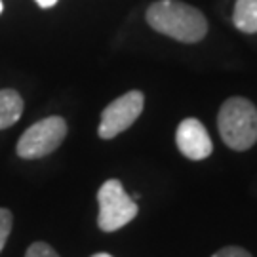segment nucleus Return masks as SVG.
<instances>
[{"label":"nucleus","mask_w":257,"mask_h":257,"mask_svg":"<svg viewBox=\"0 0 257 257\" xmlns=\"http://www.w3.org/2000/svg\"><path fill=\"white\" fill-rule=\"evenodd\" d=\"M147 23L166 37L194 44L208 33V21L200 10L177 0H158L147 10Z\"/></svg>","instance_id":"obj_1"},{"label":"nucleus","mask_w":257,"mask_h":257,"mask_svg":"<svg viewBox=\"0 0 257 257\" xmlns=\"http://www.w3.org/2000/svg\"><path fill=\"white\" fill-rule=\"evenodd\" d=\"M217 128L225 145L232 151H248L257 141V109L246 97H230L221 105Z\"/></svg>","instance_id":"obj_2"},{"label":"nucleus","mask_w":257,"mask_h":257,"mask_svg":"<svg viewBox=\"0 0 257 257\" xmlns=\"http://www.w3.org/2000/svg\"><path fill=\"white\" fill-rule=\"evenodd\" d=\"M97 202H99L97 225L103 232H114L126 227L139 211L136 200L130 198L118 179H109L99 187Z\"/></svg>","instance_id":"obj_3"},{"label":"nucleus","mask_w":257,"mask_h":257,"mask_svg":"<svg viewBox=\"0 0 257 257\" xmlns=\"http://www.w3.org/2000/svg\"><path fill=\"white\" fill-rule=\"evenodd\" d=\"M67 122L61 116H48L29 126L18 141V156L23 160H37L48 156L63 143Z\"/></svg>","instance_id":"obj_4"},{"label":"nucleus","mask_w":257,"mask_h":257,"mask_svg":"<svg viewBox=\"0 0 257 257\" xmlns=\"http://www.w3.org/2000/svg\"><path fill=\"white\" fill-rule=\"evenodd\" d=\"M143 105H145V97L139 90L124 93L109 103L101 112V122L97 130L99 138L112 139L122 132H126L143 112Z\"/></svg>","instance_id":"obj_5"},{"label":"nucleus","mask_w":257,"mask_h":257,"mask_svg":"<svg viewBox=\"0 0 257 257\" xmlns=\"http://www.w3.org/2000/svg\"><path fill=\"white\" fill-rule=\"evenodd\" d=\"M175 143L181 155L187 156L189 160H204L213 151V143L208 136V130L196 118H185L177 126Z\"/></svg>","instance_id":"obj_6"},{"label":"nucleus","mask_w":257,"mask_h":257,"mask_svg":"<svg viewBox=\"0 0 257 257\" xmlns=\"http://www.w3.org/2000/svg\"><path fill=\"white\" fill-rule=\"evenodd\" d=\"M23 114V99L19 92L6 88L0 90V130L14 126Z\"/></svg>","instance_id":"obj_7"},{"label":"nucleus","mask_w":257,"mask_h":257,"mask_svg":"<svg viewBox=\"0 0 257 257\" xmlns=\"http://www.w3.org/2000/svg\"><path fill=\"white\" fill-rule=\"evenodd\" d=\"M232 23L242 33H257V0H236Z\"/></svg>","instance_id":"obj_8"},{"label":"nucleus","mask_w":257,"mask_h":257,"mask_svg":"<svg viewBox=\"0 0 257 257\" xmlns=\"http://www.w3.org/2000/svg\"><path fill=\"white\" fill-rule=\"evenodd\" d=\"M12 225H14V215L8 208H0V251L4 249L8 236L12 232Z\"/></svg>","instance_id":"obj_9"},{"label":"nucleus","mask_w":257,"mask_h":257,"mask_svg":"<svg viewBox=\"0 0 257 257\" xmlns=\"http://www.w3.org/2000/svg\"><path fill=\"white\" fill-rule=\"evenodd\" d=\"M25 257H59V253L46 242H35L29 246Z\"/></svg>","instance_id":"obj_10"},{"label":"nucleus","mask_w":257,"mask_h":257,"mask_svg":"<svg viewBox=\"0 0 257 257\" xmlns=\"http://www.w3.org/2000/svg\"><path fill=\"white\" fill-rule=\"evenodd\" d=\"M211 257H251V253L244 248H238V246H227V248L219 249L217 253H213Z\"/></svg>","instance_id":"obj_11"},{"label":"nucleus","mask_w":257,"mask_h":257,"mask_svg":"<svg viewBox=\"0 0 257 257\" xmlns=\"http://www.w3.org/2000/svg\"><path fill=\"white\" fill-rule=\"evenodd\" d=\"M59 0H37V4L40 6V8H52V6H55Z\"/></svg>","instance_id":"obj_12"},{"label":"nucleus","mask_w":257,"mask_h":257,"mask_svg":"<svg viewBox=\"0 0 257 257\" xmlns=\"http://www.w3.org/2000/svg\"><path fill=\"white\" fill-rule=\"evenodd\" d=\"M92 257H112L110 253H105V251H101V253H95V255H92Z\"/></svg>","instance_id":"obj_13"},{"label":"nucleus","mask_w":257,"mask_h":257,"mask_svg":"<svg viewBox=\"0 0 257 257\" xmlns=\"http://www.w3.org/2000/svg\"><path fill=\"white\" fill-rule=\"evenodd\" d=\"M2 10H4V4H2V0H0V14H2Z\"/></svg>","instance_id":"obj_14"}]
</instances>
